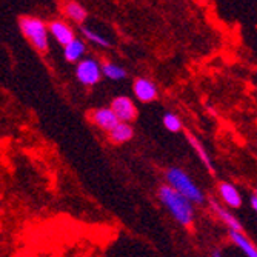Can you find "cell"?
I'll return each mask as SVG.
<instances>
[{
	"label": "cell",
	"instance_id": "8",
	"mask_svg": "<svg viewBox=\"0 0 257 257\" xmlns=\"http://www.w3.org/2000/svg\"><path fill=\"white\" fill-rule=\"evenodd\" d=\"M89 117H91V122L94 123L97 128L103 130V131H111L115 125L119 123L117 117L114 115V112L111 111L109 106H103V108H97L94 109L91 114H89Z\"/></svg>",
	"mask_w": 257,
	"mask_h": 257
},
{
	"label": "cell",
	"instance_id": "20",
	"mask_svg": "<svg viewBox=\"0 0 257 257\" xmlns=\"http://www.w3.org/2000/svg\"><path fill=\"white\" fill-rule=\"evenodd\" d=\"M213 257H222L220 251H214V252H213Z\"/></svg>",
	"mask_w": 257,
	"mask_h": 257
},
{
	"label": "cell",
	"instance_id": "12",
	"mask_svg": "<svg viewBox=\"0 0 257 257\" xmlns=\"http://www.w3.org/2000/svg\"><path fill=\"white\" fill-rule=\"evenodd\" d=\"M86 53V45L82 39L76 37L73 42H69L68 45L63 46V57L69 63H77L83 59Z\"/></svg>",
	"mask_w": 257,
	"mask_h": 257
},
{
	"label": "cell",
	"instance_id": "1",
	"mask_svg": "<svg viewBox=\"0 0 257 257\" xmlns=\"http://www.w3.org/2000/svg\"><path fill=\"white\" fill-rule=\"evenodd\" d=\"M159 199L167 206L170 214L185 228H188L194 223V206L193 203L174 191L171 186L162 185L159 188Z\"/></svg>",
	"mask_w": 257,
	"mask_h": 257
},
{
	"label": "cell",
	"instance_id": "3",
	"mask_svg": "<svg viewBox=\"0 0 257 257\" xmlns=\"http://www.w3.org/2000/svg\"><path fill=\"white\" fill-rule=\"evenodd\" d=\"M167 185L171 186L174 191H177L180 196H183L185 199H188L191 203H203L205 196L202 193V190L196 185V182L186 174L183 170L180 168H168L167 174Z\"/></svg>",
	"mask_w": 257,
	"mask_h": 257
},
{
	"label": "cell",
	"instance_id": "17",
	"mask_svg": "<svg viewBox=\"0 0 257 257\" xmlns=\"http://www.w3.org/2000/svg\"><path fill=\"white\" fill-rule=\"evenodd\" d=\"M80 33L85 36L86 40H89L91 43H94L97 46H102V48H106L108 50V48H111V46H112V43L105 36H102V34H99L96 31H92L91 28H88L85 25H80Z\"/></svg>",
	"mask_w": 257,
	"mask_h": 257
},
{
	"label": "cell",
	"instance_id": "4",
	"mask_svg": "<svg viewBox=\"0 0 257 257\" xmlns=\"http://www.w3.org/2000/svg\"><path fill=\"white\" fill-rule=\"evenodd\" d=\"M76 79L83 86H94L102 80V69L96 59L83 57L76 63Z\"/></svg>",
	"mask_w": 257,
	"mask_h": 257
},
{
	"label": "cell",
	"instance_id": "6",
	"mask_svg": "<svg viewBox=\"0 0 257 257\" xmlns=\"http://www.w3.org/2000/svg\"><path fill=\"white\" fill-rule=\"evenodd\" d=\"M46 28H48V34L53 36L54 40L57 43H60L62 46L68 45L69 42H73L76 39V31L65 20L53 19V20H50L48 23H46Z\"/></svg>",
	"mask_w": 257,
	"mask_h": 257
},
{
	"label": "cell",
	"instance_id": "16",
	"mask_svg": "<svg viewBox=\"0 0 257 257\" xmlns=\"http://www.w3.org/2000/svg\"><path fill=\"white\" fill-rule=\"evenodd\" d=\"M102 76H105L106 79L109 80H114V82H117V80H123L126 77V69L117 63H112V62H105L102 66Z\"/></svg>",
	"mask_w": 257,
	"mask_h": 257
},
{
	"label": "cell",
	"instance_id": "13",
	"mask_svg": "<svg viewBox=\"0 0 257 257\" xmlns=\"http://www.w3.org/2000/svg\"><path fill=\"white\" fill-rule=\"evenodd\" d=\"M63 14L69 20L79 23V25H83V23L86 22V19H88V10L82 4L76 2V0H68V2H65Z\"/></svg>",
	"mask_w": 257,
	"mask_h": 257
},
{
	"label": "cell",
	"instance_id": "14",
	"mask_svg": "<svg viewBox=\"0 0 257 257\" xmlns=\"http://www.w3.org/2000/svg\"><path fill=\"white\" fill-rule=\"evenodd\" d=\"M108 137L112 144L120 145V144H126L134 137V130L131 126V123H123L119 122L111 131H108Z\"/></svg>",
	"mask_w": 257,
	"mask_h": 257
},
{
	"label": "cell",
	"instance_id": "19",
	"mask_svg": "<svg viewBox=\"0 0 257 257\" xmlns=\"http://www.w3.org/2000/svg\"><path fill=\"white\" fill-rule=\"evenodd\" d=\"M249 203H251V209H252V211H257V194H255V193L251 194Z\"/></svg>",
	"mask_w": 257,
	"mask_h": 257
},
{
	"label": "cell",
	"instance_id": "15",
	"mask_svg": "<svg viewBox=\"0 0 257 257\" xmlns=\"http://www.w3.org/2000/svg\"><path fill=\"white\" fill-rule=\"evenodd\" d=\"M229 239L234 243L237 248H240L243 251V254L246 257H257V249L254 246V243L245 236V232H239V231H229Z\"/></svg>",
	"mask_w": 257,
	"mask_h": 257
},
{
	"label": "cell",
	"instance_id": "2",
	"mask_svg": "<svg viewBox=\"0 0 257 257\" xmlns=\"http://www.w3.org/2000/svg\"><path fill=\"white\" fill-rule=\"evenodd\" d=\"M19 28L23 37L33 45L37 53L46 54L50 51V34L46 28V22L34 16H20Z\"/></svg>",
	"mask_w": 257,
	"mask_h": 257
},
{
	"label": "cell",
	"instance_id": "5",
	"mask_svg": "<svg viewBox=\"0 0 257 257\" xmlns=\"http://www.w3.org/2000/svg\"><path fill=\"white\" fill-rule=\"evenodd\" d=\"M109 108L114 112L115 117H117V120L119 122H123V123L134 122L137 119V115H139V111H137L136 103L130 97H126V96H117V97H114Z\"/></svg>",
	"mask_w": 257,
	"mask_h": 257
},
{
	"label": "cell",
	"instance_id": "11",
	"mask_svg": "<svg viewBox=\"0 0 257 257\" xmlns=\"http://www.w3.org/2000/svg\"><path fill=\"white\" fill-rule=\"evenodd\" d=\"M185 137H186V140H188V144L191 145V148L196 151L197 157L200 159V162L205 165V168L208 170V173H209V174H214V165H213V160L209 159V156H208V153H206V150H205V147L202 145L200 140H199V139H197L191 131H188V130L185 131Z\"/></svg>",
	"mask_w": 257,
	"mask_h": 257
},
{
	"label": "cell",
	"instance_id": "9",
	"mask_svg": "<svg viewBox=\"0 0 257 257\" xmlns=\"http://www.w3.org/2000/svg\"><path fill=\"white\" fill-rule=\"evenodd\" d=\"M219 196H220L222 202L229 208L237 209L242 206V196H240L239 190L229 182H220L219 183Z\"/></svg>",
	"mask_w": 257,
	"mask_h": 257
},
{
	"label": "cell",
	"instance_id": "10",
	"mask_svg": "<svg viewBox=\"0 0 257 257\" xmlns=\"http://www.w3.org/2000/svg\"><path fill=\"white\" fill-rule=\"evenodd\" d=\"M209 205H211V208H213V211L216 213V216L228 226V229L229 231H239V232H245V229H243V226H242V223L237 220V217L232 214V213H229L228 209H225L222 205H219L216 200H211L209 202Z\"/></svg>",
	"mask_w": 257,
	"mask_h": 257
},
{
	"label": "cell",
	"instance_id": "18",
	"mask_svg": "<svg viewBox=\"0 0 257 257\" xmlns=\"http://www.w3.org/2000/svg\"><path fill=\"white\" fill-rule=\"evenodd\" d=\"M162 122H163V126H165L170 133H179L183 130L180 117L174 112H167L165 115H163Z\"/></svg>",
	"mask_w": 257,
	"mask_h": 257
},
{
	"label": "cell",
	"instance_id": "7",
	"mask_svg": "<svg viewBox=\"0 0 257 257\" xmlns=\"http://www.w3.org/2000/svg\"><path fill=\"white\" fill-rule=\"evenodd\" d=\"M133 92L134 96L142 103H150L154 102L159 97V88L157 85L147 79V77H137L133 83Z\"/></svg>",
	"mask_w": 257,
	"mask_h": 257
}]
</instances>
